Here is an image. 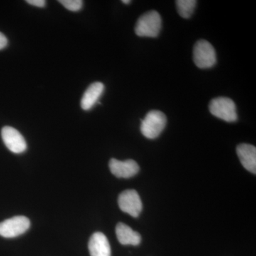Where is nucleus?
Returning a JSON list of instances; mask_svg holds the SVG:
<instances>
[{"label": "nucleus", "mask_w": 256, "mask_h": 256, "mask_svg": "<svg viewBox=\"0 0 256 256\" xmlns=\"http://www.w3.org/2000/svg\"><path fill=\"white\" fill-rule=\"evenodd\" d=\"M162 28V18L154 10L148 12L138 18L134 32L139 36L156 37Z\"/></svg>", "instance_id": "1"}, {"label": "nucleus", "mask_w": 256, "mask_h": 256, "mask_svg": "<svg viewBox=\"0 0 256 256\" xmlns=\"http://www.w3.org/2000/svg\"><path fill=\"white\" fill-rule=\"evenodd\" d=\"M166 121V116L161 111H150L141 124V132L148 139H156L164 130Z\"/></svg>", "instance_id": "2"}, {"label": "nucleus", "mask_w": 256, "mask_h": 256, "mask_svg": "<svg viewBox=\"0 0 256 256\" xmlns=\"http://www.w3.org/2000/svg\"><path fill=\"white\" fill-rule=\"evenodd\" d=\"M208 108L210 114L218 118L228 122H233L238 120L236 106L232 99L218 97L210 101Z\"/></svg>", "instance_id": "3"}, {"label": "nucleus", "mask_w": 256, "mask_h": 256, "mask_svg": "<svg viewBox=\"0 0 256 256\" xmlns=\"http://www.w3.org/2000/svg\"><path fill=\"white\" fill-rule=\"evenodd\" d=\"M193 60L198 68H212L216 64L214 48L206 40H200L194 46Z\"/></svg>", "instance_id": "4"}, {"label": "nucleus", "mask_w": 256, "mask_h": 256, "mask_svg": "<svg viewBox=\"0 0 256 256\" xmlns=\"http://www.w3.org/2000/svg\"><path fill=\"white\" fill-rule=\"evenodd\" d=\"M30 227V220L28 217L18 216L0 223V236L4 238H15L24 234Z\"/></svg>", "instance_id": "5"}, {"label": "nucleus", "mask_w": 256, "mask_h": 256, "mask_svg": "<svg viewBox=\"0 0 256 256\" xmlns=\"http://www.w3.org/2000/svg\"><path fill=\"white\" fill-rule=\"evenodd\" d=\"M118 205L121 210L134 218L139 216L142 210V201L136 190L122 192L118 197Z\"/></svg>", "instance_id": "6"}, {"label": "nucleus", "mask_w": 256, "mask_h": 256, "mask_svg": "<svg viewBox=\"0 0 256 256\" xmlns=\"http://www.w3.org/2000/svg\"><path fill=\"white\" fill-rule=\"evenodd\" d=\"M2 138L5 146L12 152L21 154L28 148L26 140L18 130L10 126H5L2 130Z\"/></svg>", "instance_id": "7"}, {"label": "nucleus", "mask_w": 256, "mask_h": 256, "mask_svg": "<svg viewBox=\"0 0 256 256\" xmlns=\"http://www.w3.org/2000/svg\"><path fill=\"white\" fill-rule=\"evenodd\" d=\"M109 168L112 174L118 178H130L138 174L140 170L139 165L132 160L120 161L118 160L111 159Z\"/></svg>", "instance_id": "8"}, {"label": "nucleus", "mask_w": 256, "mask_h": 256, "mask_svg": "<svg viewBox=\"0 0 256 256\" xmlns=\"http://www.w3.org/2000/svg\"><path fill=\"white\" fill-rule=\"evenodd\" d=\"M90 256H111L110 244L107 237L100 232L92 234L88 242Z\"/></svg>", "instance_id": "9"}, {"label": "nucleus", "mask_w": 256, "mask_h": 256, "mask_svg": "<svg viewBox=\"0 0 256 256\" xmlns=\"http://www.w3.org/2000/svg\"><path fill=\"white\" fill-rule=\"evenodd\" d=\"M239 160L246 170L256 173V148L249 144H240L236 148Z\"/></svg>", "instance_id": "10"}, {"label": "nucleus", "mask_w": 256, "mask_h": 256, "mask_svg": "<svg viewBox=\"0 0 256 256\" xmlns=\"http://www.w3.org/2000/svg\"><path fill=\"white\" fill-rule=\"evenodd\" d=\"M104 90H105V86L102 82H95L90 84L84 92L80 101V106L82 110H90L98 101Z\"/></svg>", "instance_id": "11"}, {"label": "nucleus", "mask_w": 256, "mask_h": 256, "mask_svg": "<svg viewBox=\"0 0 256 256\" xmlns=\"http://www.w3.org/2000/svg\"><path fill=\"white\" fill-rule=\"evenodd\" d=\"M118 240L122 245L138 246L141 242L140 234L124 223L118 224L116 228Z\"/></svg>", "instance_id": "12"}, {"label": "nucleus", "mask_w": 256, "mask_h": 256, "mask_svg": "<svg viewBox=\"0 0 256 256\" xmlns=\"http://www.w3.org/2000/svg\"><path fill=\"white\" fill-rule=\"evenodd\" d=\"M196 3L195 0H178L176 4L178 14L184 18H191L194 12Z\"/></svg>", "instance_id": "13"}, {"label": "nucleus", "mask_w": 256, "mask_h": 256, "mask_svg": "<svg viewBox=\"0 0 256 256\" xmlns=\"http://www.w3.org/2000/svg\"><path fill=\"white\" fill-rule=\"evenodd\" d=\"M60 3L69 11L78 12L82 9L84 2L82 0H60Z\"/></svg>", "instance_id": "14"}, {"label": "nucleus", "mask_w": 256, "mask_h": 256, "mask_svg": "<svg viewBox=\"0 0 256 256\" xmlns=\"http://www.w3.org/2000/svg\"><path fill=\"white\" fill-rule=\"evenodd\" d=\"M26 2L28 4L37 6V8H44L46 4V1H44V0H28V1Z\"/></svg>", "instance_id": "15"}, {"label": "nucleus", "mask_w": 256, "mask_h": 256, "mask_svg": "<svg viewBox=\"0 0 256 256\" xmlns=\"http://www.w3.org/2000/svg\"><path fill=\"white\" fill-rule=\"evenodd\" d=\"M8 38L2 32H0V50H3V48L8 46Z\"/></svg>", "instance_id": "16"}, {"label": "nucleus", "mask_w": 256, "mask_h": 256, "mask_svg": "<svg viewBox=\"0 0 256 256\" xmlns=\"http://www.w3.org/2000/svg\"><path fill=\"white\" fill-rule=\"evenodd\" d=\"M122 2L124 4H130L131 1H130V0H122Z\"/></svg>", "instance_id": "17"}]
</instances>
